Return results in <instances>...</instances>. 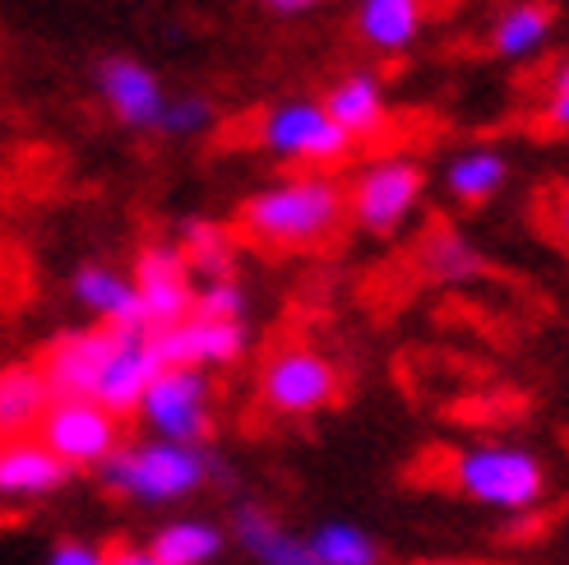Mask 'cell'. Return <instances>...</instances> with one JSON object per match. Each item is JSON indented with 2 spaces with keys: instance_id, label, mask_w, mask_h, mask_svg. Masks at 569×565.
Listing matches in <instances>:
<instances>
[{
  "instance_id": "6da1fadb",
  "label": "cell",
  "mask_w": 569,
  "mask_h": 565,
  "mask_svg": "<svg viewBox=\"0 0 569 565\" xmlns=\"http://www.w3.org/2000/svg\"><path fill=\"white\" fill-rule=\"evenodd\" d=\"M348 218V190L325 172H306L254 190L237 209V228L273 250L325 246Z\"/></svg>"
},
{
  "instance_id": "7a4b0ae2",
  "label": "cell",
  "mask_w": 569,
  "mask_h": 565,
  "mask_svg": "<svg viewBox=\"0 0 569 565\" xmlns=\"http://www.w3.org/2000/svg\"><path fill=\"white\" fill-rule=\"evenodd\" d=\"M218 464L209 459V449L194 445H172V440H130L111 455L98 477L111 496L134 500V505H177L194 496L199 487H209V477Z\"/></svg>"
},
{
  "instance_id": "3957f363",
  "label": "cell",
  "mask_w": 569,
  "mask_h": 565,
  "mask_svg": "<svg viewBox=\"0 0 569 565\" xmlns=\"http://www.w3.org/2000/svg\"><path fill=\"white\" fill-rule=\"evenodd\" d=\"M449 487L487 505V511H532L547 496V464L523 445L505 440H481L453 455L449 464Z\"/></svg>"
},
{
  "instance_id": "277c9868",
  "label": "cell",
  "mask_w": 569,
  "mask_h": 565,
  "mask_svg": "<svg viewBox=\"0 0 569 565\" xmlns=\"http://www.w3.org/2000/svg\"><path fill=\"white\" fill-rule=\"evenodd\" d=\"M153 440L209 449L213 440V385L204 371H158L134 413Z\"/></svg>"
},
{
  "instance_id": "5b68a950",
  "label": "cell",
  "mask_w": 569,
  "mask_h": 565,
  "mask_svg": "<svg viewBox=\"0 0 569 565\" xmlns=\"http://www.w3.org/2000/svg\"><path fill=\"white\" fill-rule=\"evenodd\" d=\"M260 145L282 162H306V167H333L352 153L348 130L329 117L320 98L273 102L260 117Z\"/></svg>"
},
{
  "instance_id": "8992f818",
  "label": "cell",
  "mask_w": 569,
  "mask_h": 565,
  "mask_svg": "<svg viewBox=\"0 0 569 565\" xmlns=\"http://www.w3.org/2000/svg\"><path fill=\"white\" fill-rule=\"evenodd\" d=\"M426 195V172L412 158H380L348 186V214L361 232L393 237L417 214Z\"/></svg>"
},
{
  "instance_id": "52a82bcc",
  "label": "cell",
  "mask_w": 569,
  "mask_h": 565,
  "mask_svg": "<svg viewBox=\"0 0 569 565\" xmlns=\"http://www.w3.org/2000/svg\"><path fill=\"white\" fill-rule=\"evenodd\" d=\"M38 436L70 473H98L126 445L121 440V417L107 413L93 399H56L42 417Z\"/></svg>"
},
{
  "instance_id": "ba28073f",
  "label": "cell",
  "mask_w": 569,
  "mask_h": 565,
  "mask_svg": "<svg viewBox=\"0 0 569 565\" xmlns=\"http://www.w3.org/2000/svg\"><path fill=\"white\" fill-rule=\"evenodd\" d=\"M338 399V366L306 348V344H292V348H278L264 366H260V404L273 413V417H310Z\"/></svg>"
},
{
  "instance_id": "9c48e42d",
  "label": "cell",
  "mask_w": 569,
  "mask_h": 565,
  "mask_svg": "<svg viewBox=\"0 0 569 565\" xmlns=\"http://www.w3.org/2000/svg\"><path fill=\"white\" fill-rule=\"evenodd\" d=\"M246 320H209L186 316L167 329H149V348L162 371H213V366H232L246 353Z\"/></svg>"
},
{
  "instance_id": "30bf717a",
  "label": "cell",
  "mask_w": 569,
  "mask_h": 565,
  "mask_svg": "<svg viewBox=\"0 0 569 565\" xmlns=\"http://www.w3.org/2000/svg\"><path fill=\"white\" fill-rule=\"evenodd\" d=\"M134 293H139V306H144V325L149 329H167L186 316H194V274L181 256L177 241H149L144 250L134 256Z\"/></svg>"
},
{
  "instance_id": "8fae6325",
  "label": "cell",
  "mask_w": 569,
  "mask_h": 565,
  "mask_svg": "<svg viewBox=\"0 0 569 565\" xmlns=\"http://www.w3.org/2000/svg\"><path fill=\"white\" fill-rule=\"evenodd\" d=\"M121 325H89V329H70L42 353V376L51 385L56 399H93V385L102 376V366L111 361L121 344Z\"/></svg>"
},
{
  "instance_id": "7c38bea8",
  "label": "cell",
  "mask_w": 569,
  "mask_h": 565,
  "mask_svg": "<svg viewBox=\"0 0 569 565\" xmlns=\"http://www.w3.org/2000/svg\"><path fill=\"white\" fill-rule=\"evenodd\" d=\"M93 83H98L102 107L117 117V126L158 130L167 93H162V79L144 61H134V56H102L93 70Z\"/></svg>"
},
{
  "instance_id": "4fadbf2b",
  "label": "cell",
  "mask_w": 569,
  "mask_h": 565,
  "mask_svg": "<svg viewBox=\"0 0 569 565\" xmlns=\"http://www.w3.org/2000/svg\"><path fill=\"white\" fill-rule=\"evenodd\" d=\"M70 468L42 445V436L0 440V505H33L70 483Z\"/></svg>"
},
{
  "instance_id": "5bb4252c",
  "label": "cell",
  "mask_w": 569,
  "mask_h": 565,
  "mask_svg": "<svg viewBox=\"0 0 569 565\" xmlns=\"http://www.w3.org/2000/svg\"><path fill=\"white\" fill-rule=\"evenodd\" d=\"M158 371L162 366L149 348V329H126L117 353H111V361L102 366V376L93 385V404H102L117 417H130V413H139V404H144V389L153 385Z\"/></svg>"
},
{
  "instance_id": "9a60e30c",
  "label": "cell",
  "mask_w": 569,
  "mask_h": 565,
  "mask_svg": "<svg viewBox=\"0 0 569 565\" xmlns=\"http://www.w3.org/2000/svg\"><path fill=\"white\" fill-rule=\"evenodd\" d=\"M232 538L254 565H320L310 538L292 533L260 500H237L232 505Z\"/></svg>"
},
{
  "instance_id": "2e32d148",
  "label": "cell",
  "mask_w": 569,
  "mask_h": 565,
  "mask_svg": "<svg viewBox=\"0 0 569 565\" xmlns=\"http://www.w3.org/2000/svg\"><path fill=\"white\" fill-rule=\"evenodd\" d=\"M70 293L74 301L89 310L98 325H121V329H149L144 325V306H139V293H134V278L111 269V265H79L70 274Z\"/></svg>"
},
{
  "instance_id": "e0dca14e",
  "label": "cell",
  "mask_w": 569,
  "mask_h": 565,
  "mask_svg": "<svg viewBox=\"0 0 569 565\" xmlns=\"http://www.w3.org/2000/svg\"><path fill=\"white\" fill-rule=\"evenodd\" d=\"M56 394L38 361H10L0 366V440L10 436H38Z\"/></svg>"
},
{
  "instance_id": "ac0fdd59",
  "label": "cell",
  "mask_w": 569,
  "mask_h": 565,
  "mask_svg": "<svg viewBox=\"0 0 569 565\" xmlns=\"http://www.w3.org/2000/svg\"><path fill=\"white\" fill-rule=\"evenodd\" d=\"M320 102H325L329 117L348 130L352 145H361V139H380L389 130V98H385L376 75H348V79H338Z\"/></svg>"
},
{
  "instance_id": "d6986e66",
  "label": "cell",
  "mask_w": 569,
  "mask_h": 565,
  "mask_svg": "<svg viewBox=\"0 0 569 565\" xmlns=\"http://www.w3.org/2000/svg\"><path fill=\"white\" fill-rule=\"evenodd\" d=\"M560 10L556 0H515L505 6L496 19H491V33H487V47L500 56V61H523L551 38Z\"/></svg>"
},
{
  "instance_id": "ffe728a7",
  "label": "cell",
  "mask_w": 569,
  "mask_h": 565,
  "mask_svg": "<svg viewBox=\"0 0 569 565\" xmlns=\"http://www.w3.org/2000/svg\"><path fill=\"white\" fill-rule=\"evenodd\" d=\"M417 269L436 282H472V278H487V256L449 222H431L417 241Z\"/></svg>"
},
{
  "instance_id": "44dd1931",
  "label": "cell",
  "mask_w": 569,
  "mask_h": 565,
  "mask_svg": "<svg viewBox=\"0 0 569 565\" xmlns=\"http://www.w3.org/2000/svg\"><path fill=\"white\" fill-rule=\"evenodd\" d=\"M426 23V0H357V33L376 51H408Z\"/></svg>"
},
{
  "instance_id": "7402d4cb",
  "label": "cell",
  "mask_w": 569,
  "mask_h": 565,
  "mask_svg": "<svg viewBox=\"0 0 569 565\" xmlns=\"http://www.w3.org/2000/svg\"><path fill=\"white\" fill-rule=\"evenodd\" d=\"M505 181H509V162H505L500 149H463L445 167L449 200L463 205V209H481L487 200H496V195L505 190Z\"/></svg>"
},
{
  "instance_id": "603a6c76",
  "label": "cell",
  "mask_w": 569,
  "mask_h": 565,
  "mask_svg": "<svg viewBox=\"0 0 569 565\" xmlns=\"http://www.w3.org/2000/svg\"><path fill=\"white\" fill-rule=\"evenodd\" d=\"M222 547H227V533L213 519H172L149 538V552L162 565H213Z\"/></svg>"
},
{
  "instance_id": "cb8c5ba5",
  "label": "cell",
  "mask_w": 569,
  "mask_h": 565,
  "mask_svg": "<svg viewBox=\"0 0 569 565\" xmlns=\"http://www.w3.org/2000/svg\"><path fill=\"white\" fill-rule=\"evenodd\" d=\"M177 246H181L190 274H199V282L237 274V237H232V228H222L213 218H186Z\"/></svg>"
},
{
  "instance_id": "d4e9b609",
  "label": "cell",
  "mask_w": 569,
  "mask_h": 565,
  "mask_svg": "<svg viewBox=\"0 0 569 565\" xmlns=\"http://www.w3.org/2000/svg\"><path fill=\"white\" fill-rule=\"evenodd\" d=\"M320 565H380V543L352 519H325L310 533Z\"/></svg>"
},
{
  "instance_id": "484cf974",
  "label": "cell",
  "mask_w": 569,
  "mask_h": 565,
  "mask_svg": "<svg viewBox=\"0 0 569 565\" xmlns=\"http://www.w3.org/2000/svg\"><path fill=\"white\" fill-rule=\"evenodd\" d=\"M213 126V102L204 93H181V98H167L162 107V121L158 135H172V139H194Z\"/></svg>"
},
{
  "instance_id": "4316f807",
  "label": "cell",
  "mask_w": 569,
  "mask_h": 565,
  "mask_svg": "<svg viewBox=\"0 0 569 565\" xmlns=\"http://www.w3.org/2000/svg\"><path fill=\"white\" fill-rule=\"evenodd\" d=\"M194 316H209V320H246V288H241V278L227 274V278L199 282Z\"/></svg>"
},
{
  "instance_id": "83f0119b",
  "label": "cell",
  "mask_w": 569,
  "mask_h": 565,
  "mask_svg": "<svg viewBox=\"0 0 569 565\" xmlns=\"http://www.w3.org/2000/svg\"><path fill=\"white\" fill-rule=\"evenodd\" d=\"M42 565H107V547L89 538H56Z\"/></svg>"
},
{
  "instance_id": "f1b7e54d",
  "label": "cell",
  "mask_w": 569,
  "mask_h": 565,
  "mask_svg": "<svg viewBox=\"0 0 569 565\" xmlns=\"http://www.w3.org/2000/svg\"><path fill=\"white\" fill-rule=\"evenodd\" d=\"M107 565H162L149 543H117V547H107Z\"/></svg>"
},
{
  "instance_id": "f546056e",
  "label": "cell",
  "mask_w": 569,
  "mask_h": 565,
  "mask_svg": "<svg viewBox=\"0 0 569 565\" xmlns=\"http://www.w3.org/2000/svg\"><path fill=\"white\" fill-rule=\"evenodd\" d=\"M547 218H551V228H556V237L569 246V186H560L556 195H551V209H547Z\"/></svg>"
},
{
  "instance_id": "4dcf8cb0",
  "label": "cell",
  "mask_w": 569,
  "mask_h": 565,
  "mask_svg": "<svg viewBox=\"0 0 569 565\" xmlns=\"http://www.w3.org/2000/svg\"><path fill=\"white\" fill-rule=\"evenodd\" d=\"M547 126L560 130V135H569V93H560V98L547 102Z\"/></svg>"
},
{
  "instance_id": "1f68e13d",
  "label": "cell",
  "mask_w": 569,
  "mask_h": 565,
  "mask_svg": "<svg viewBox=\"0 0 569 565\" xmlns=\"http://www.w3.org/2000/svg\"><path fill=\"white\" fill-rule=\"evenodd\" d=\"M260 6H264L269 14H306V10L325 6V0H260Z\"/></svg>"
},
{
  "instance_id": "d6a6232c",
  "label": "cell",
  "mask_w": 569,
  "mask_h": 565,
  "mask_svg": "<svg viewBox=\"0 0 569 565\" xmlns=\"http://www.w3.org/2000/svg\"><path fill=\"white\" fill-rule=\"evenodd\" d=\"M560 93H569V56L556 66V75H551V98H560Z\"/></svg>"
},
{
  "instance_id": "836d02e7",
  "label": "cell",
  "mask_w": 569,
  "mask_h": 565,
  "mask_svg": "<svg viewBox=\"0 0 569 565\" xmlns=\"http://www.w3.org/2000/svg\"><path fill=\"white\" fill-rule=\"evenodd\" d=\"M421 565H468V561H445V556H436V561H421Z\"/></svg>"
}]
</instances>
